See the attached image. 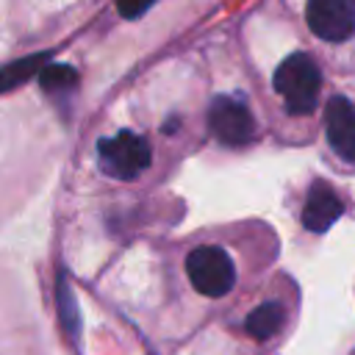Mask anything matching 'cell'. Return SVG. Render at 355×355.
I'll list each match as a JSON object with an SVG mask.
<instances>
[{"mask_svg": "<svg viewBox=\"0 0 355 355\" xmlns=\"http://www.w3.org/2000/svg\"><path fill=\"white\" fill-rule=\"evenodd\" d=\"M186 275L202 297H225L236 283V266L219 247H197L186 258Z\"/></svg>", "mask_w": 355, "mask_h": 355, "instance_id": "3957f363", "label": "cell"}, {"mask_svg": "<svg viewBox=\"0 0 355 355\" xmlns=\"http://www.w3.org/2000/svg\"><path fill=\"white\" fill-rule=\"evenodd\" d=\"M153 3H155V0H116V8H119V14H122L125 19H136V17H141Z\"/></svg>", "mask_w": 355, "mask_h": 355, "instance_id": "7c38bea8", "label": "cell"}, {"mask_svg": "<svg viewBox=\"0 0 355 355\" xmlns=\"http://www.w3.org/2000/svg\"><path fill=\"white\" fill-rule=\"evenodd\" d=\"M208 128L227 147L250 144L252 136H255V119H252L250 108L236 97H214L211 100V105H208Z\"/></svg>", "mask_w": 355, "mask_h": 355, "instance_id": "277c9868", "label": "cell"}, {"mask_svg": "<svg viewBox=\"0 0 355 355\" xmlns=\"http://www.w3.org/2000/svg\"><path fill=\"white\" fill-rule=\"evenodd\" d=\"M341 214H344V205L336 197V191L327 189L324 183H316L308 191V200H305V208H302V225L311 233H324Z\"/></svg>", "mask_w": 355, "mask_h": 355, "instance_id": "52a82bcc", "label": "cell"}, {"mask_svg": "<svg viewBox=\"0 0 355 355\" xmlns=\"http://www.w3.org/2000/svg\"><path fill=\"white\" fill-rule=\"evenodd\" d=\"M319 89H322L319 67L305 53L288 55L275 72V92L283 97L286 111L294 114V116H302V114L313 111Z\"/></svg>", "mask_w": 355, "mask_h": 355, "instance_id": "6da1fadb", "label": "cell"}, {"mask_svg": "<svg viewBox=\"0 0 355 355\" xmlns=\"http://www.w3.org/2000/svg\"><path fill=\"white\" fill-rule=\"evenodd\" d=\"M55 297H58V311H61V319H64V327L75 336L78 333V308L72 302V291L64 280V275L58 277V288H55Z\"/></svg>", "mask_w": 355, "mask_h": 355, "instance_id": "8fae6325", "label": "cell"}, {"mask_svg": "<svg viewBox=\"0 0 355 355\" xmlns=\"http://www.w3.org/2000/svg\"><path fill=\"white\" fill-rule=\"evenodd\" d=\"M97 155L103 172L116 180H133L150 166V144L130 130H119L108 139H100Z\"/></svg>", "mask_w": 355, "mask_h": 355, "instance_id": "7a4b0ae2", "label": "cell"}, {"mask_svg": "<svg viewBox=\"0 0 355 355\" xmlns=\"http://www.w3.org/2000/svg\"><path fill=\"white\" fill-rule=\"evenodd\" d=\"M44 61H47V53H36V55H25V58L11 61L8 67H3L0 69V94L14 89V86H19V83H25L28 78H33L44 67Z\"/></svg>", "mask_w": 355, "mask_h": 355, "instance_id": "9c48e42d", "label": "cell"}, {"mask_svg": "<svg viewBox=\"0 0 355 355\" xmlns=\"http://www.w3.org/2000/svg\"><path fill=\"white\" fill-rule=\"evenodd\" d=\"M305 19L324 42H347L355 33V0H308Z\"/></svg>", "mask_w": 355, "mask_h": 355, "instance_id": "5b68a950", "label": "cell"}, {"mask_svg": "<svg viewBox=\"0 0 355 355\" xmlns=\"http://www.w3.org/2000/svg\"><path fill=\"white\" fill-rule=\"evenodd\" d=\"M39 83L44 92H69L78 86V72L69 64H47L39 69Z\"/></svg>", "mask_w": 355, "mask_h": 355, "instance_id": "30bf717a", "label": "cell"}, {"mask_svg": "<svg viewBox=\"0 0 355 355\" xmlns=\"http://www.w3.org/2000/svg\"><path fill=\"white\" fill-rule=\"evenodd\" d=\"M352 355H355V352H352Z\"/></svg>", "mask_w": 355, "mask_h": 355, "instance_id": "4fadbf2b", "label": "cell"}, {"mask_svg": "<svg viewBox=\"0 0 355 355\" xmlns=\"http://www.w3.org/2000/svg\"><path fill=\"white\" fill-rule=\"evenodd\" d=\"M327 141L341 161L355 164V108L347 97H333L324 108Z\"/></svg>", "mask_w": 355, "mask_h": 355, "instance_id": "8992f818", "label": "cell"}, {"mask_svg": "<svg viewBox=\"0 0 355 355\" xmlns=\"http://www.w3.org/2000/svg\"><path fill=\"white\" fill-rule=\"evenodd\" d=\"M283 322H286L283 305H280V302H263V305H258L255 311H250L244 327H247V333H250L252 338H261V341H263V338H272V336L283 327Z\"/></svg>", "mask_w": 355, "mask_h": 355, "instance_id": "ba28073f", "label": "cell"}]
</instances>
